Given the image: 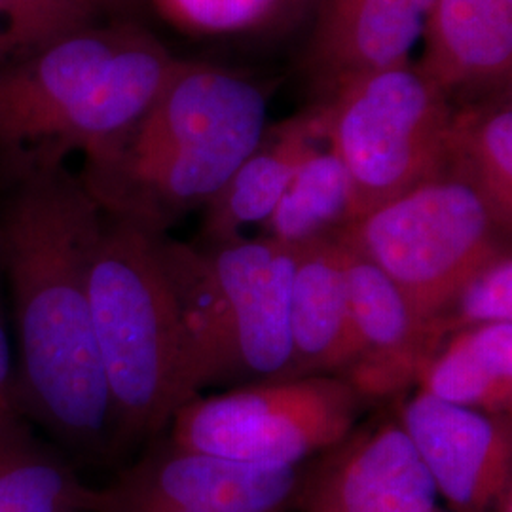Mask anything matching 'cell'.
Instances as JSON below:
<instances>
[{
	"instance_id": "cell-1",
	"label": "cell",
	"mask_w": 512,
	"mask_h": 512,
	"mask_svg": "<svg viewBox=\"0 0 512 512\" xmlns=\"http://www.w3.org/2000/svg\"><path fill=\"white\" fill-rule=\"evenodd\" d=\"M101 222V207L65 164L12 179L0 209V268L18 340L16 404L86 459L114 458L90 298Z\"/></svg>"
},
{
	"instance_id": "cell-2",
	"label": "cell",
	"mask_w": 512,
	"mask_h": 512,
	"mask_svg": "<svg viewBox=\"0 0 512 512\" xmlns=\"http://www.w3.org/2000/svg\"><path fill=\"white\" fill-rule=\"evenodd\" d=\"M268 92L232 69L177 59L137 128L82 183L103 213L167 232L205 207L266 131Z\"/></svg>"
},
{
	"instance_id": "cell-3",
	"label": "cell",
	"mask_w": 512,
	"mask_h": 512,
	"mask_svg": "<svg viewBox=\"0 0 512 512\" xmlns=\"http://www.w3.org/2000/svg\"><path fill=\"white\" fill-rule=\"evenodd\" d=\"M167 232L103 213L90 264L93 329L109 385L114 458L164 433L190 401Z\"/></svg>"
},
{
	"instance_id": "cell-4",
	"label": "cell",
	"mask_w": 512,
	"mask_h": 512,
	"mask_svg": "<svg viewBox=\"0 0 512 512\" xmlns=\"http://www.w3.org/2000/svg\"><path fill=\"white\" fill-rule=\"evenodd\" d=\"M164 256L183 323L190 401L217 385L293 378L296 245L262 236L192 245L167 234Z\"/></svg>"
},
{
	"instance_id": "cell-5",
	"label": "cell",
	"mask_w": 512,
	"mask_h": 512,
	"mask_svg": "<svg viewBox=\"0 0 512 512\" xmlns=\"http://www.w3.org/2000/svg\"><path fill=\"white\" fill-rule=\"evenodd\" d=\"M317 109L323 139L348 169L353 220L442 173L454 105L418 65L349 80Z\"/></svg>"
},
{
	"instance_id": "cell-6",
	"label": "cell",
	"mask_w": 512,
	"mask_h": 512,
	"mask_svg": "<svg viewBox=\"0 0 512 512\" xmlns=\"http://www.w3.org/2000/svg\"><path fill=\"white\" fill-rule=\"evenodd\" d=\"M342 236L374 262L427 325L461 287L511 251V232L475 188L439 175L342 228Z\"/></svg>"
},
{
	"instance_id": "cell-7",
	"label": "cell",
	"mask_w": 512,
	"mask_h": 512,
	"mask_svg": "<svg viewBox=\"0 0 512 512\" xmlns=\"http://www.w3.org/2000/svg\"><path fill=\"white\" fill-rule=\"evenodd\" d=\"M370 401L338 376L239 385L183 404L173 444L268 467H294L346 439Z\"/></svg>"
},
{
	"instance_id": "cell-8",
	"label": "cell",
	"mask_w": 512,
	"mask_h": 512,
	"mask_svg": "<svg viewBox=\"0 0 512 512\" xmlns=\"http://www.w3.org/2000/svg\"><path fill=\"white\" fill-rule=\"evenodd\" d=\"M133 29L84 25L0 65V169L10 179L65 164L80 110Z\"/></svg>"
},
{
	"instance_id": "cell-9",
	"label": "cell",
	"mask_w": 512,
	"mask_h": 512,
	"mask_svg": "<svg viewBox=\"0 0 512 512\" xmlns=\"http://www.w3.org/2000/svg\"><path fill=\"white\" fill-rule=\"evenodd\" d=\"M437 488L395 416L355 425L311 463L296 509L302 512H435Z\"/></svg>"
},
{
	"instance_id": "cell-10",
	"label": "cell",
	"mask_w": 512,
	"mask_h": 512,
	"mask_svg": "<svg viewBox=\"0 0 512 512\" xmlns=\"http://www.w3.org/2000/svg\"><path fill=\"white\" fill-rule=\"evenodd\" d=\"M397 418L452 512H495L512 501V414L414 391Z\"/></svg>"
},
{
	"instance_id": "cell-11",
	"label": "cell",
	"mask_w": 512,
	"mask_h": 512,
	"mask_svg": "<svg viewBox=\"0 0 512 512\" xmlns=\"http://www.w3.org/2000/svg\"><path fill=\"white\" fill-rule=\"evenodd\" d=\"M304 463L268 467L186 450L158 440L126 467L110 488L205 512H291Z\"/></svg>"
},
{
	"instance_id": "cell-12",
	"label": "cell",
	"mask_w": 512,
	"mask_h": 512,
	"mask_svg": "<svg viewBox=\"0 0 512 512\" xmlns=\"http://www.w3.org/2000/svg\"><path fill=\"white\" fill-rule=\"evenodd\" d=\"M344 274L353 325L361 342V359L346 382L366 401L399 397L416 385L429 355L425 323L399 287L346 238Z\"/></svg>"
},
{
	"instance_id": "cell-13",
	"label": "cell",
	"mask_w": 512,
	"mask_h": 512,
	"mask_svg": "<svg viewBox=\"0 0 512 512\" xmlns=\"http://www.w3.org/2000/svg\"><path fill=\"white\" fill-rule=\"evenodd\" d=\"M418 69L458 107L509 92L512 0H435Z\"/></svg>"
},
{
	"instance_id": "cell-14",
	"label": "cell",
	"mask_w": 512,
	"mask_h": 512,
	"mask_svg": "<svg viewBox=\"0 0 512 512\" xmlns=\"http://www.w3.org/2000/svg\"><path fill=\"white\" fill-rule=\"evenodd\" d=\"M435 0H329L308 52L327 97L365 74L408 63Z\"/></svg>"
},
{
	"instance_id": "cell-15",
	"label": "cell",
	"mask_w": 512,
	"mask_h": 512,
	"mask_svg": "<svg viewBox=\"0 0 512 512\" xmlns=\"http://www.w3.org/2000/svg\"><path fill=\"white\" fill-rule=\"evenodd\" d=\"M293 378H348L361 359L340 232L296 245L291 285Z\"/></svg>"
},
{
	"instance_id": "cell-16",
	"label": "cell",
	"mask_w": 512,
	"mask_h": 512,
	"mask_svg": "<svg viewBox=\"0 0 512 512\" xmlns=\"http://www.w3.org/2000/svg\"><path fill=\"white\" fill-rule=\"evenodd\" d=\"M319 141L325 139L317 107L266 128L255 150L203 207V243L238 238L243 226L268 219Z\"/></svg>"
},
{
	"instance_id": "cell-17",
	"label": "cell",
	"mask_w": 512,
	"mask_h": 512,
	"mask_svg": "<svg viewBox=\"0 0 512 512\" xmlns=\"http://www.w3.org/2000/svg\"><path fill=\"white\" fill-rule=\"evenodd\" d=\"M416 391L486 414H512V323L459 330L420 366Z\"/></svg>"
},
{
	"instance_id": "cell-18",
	"label": "cell",
	"mask_w": 512,
	"mask_h": 512,
	"mask_svg": "<svg viewBox=\"0 0 512 512\" xmlns=\"http://www.w3.org/2000/svg\"><path fill=\"white\" fill-rule=\"evenodd\" d=\"M97 488L40 439L18 406L0 408V512H93Z\"/></svg>"
},
{
	"instance_id": "cell-19",
	"label": "cell",
	"mask_w": 512,
	"mask_h": 512,
	"mask_svg": "<svg viewBox=\"0 0 512 512\" xmlns=\"http://www.w3.org/2000/svg\"><path fill=\"white\" fill-rule=\"evenodd\" d=\"M440 175L475 188L512 232V99L509 92L454 107Z\"/></svg>"
},
{
	"instance_id": "cell-20",
	"label": "cell",
	"mask_w": 512,
	"mask_h": 512,
	"mask_svg": "<svg viewBox=\"0 0 512 512\" xmlns=\"http://www.w3.org/2000/svg\"><path fill=\"white\" fill-rule=\"evenodd\" d=\"M353 222V188L348 169L327 148L296 171L283 198L260 226L262 238L304 245L340 232Z\"/></svg>"
},
{
	"instance_id": "cell-21",
	"label": "cell",
	"mask_w": 512,
	"mask_h": 512,
	"mask_svg": "<svg viewBox=\"0 0 512 512\" xmlns=\"http://www.w3.org/2000/svg\"><path fill=\"white\" fill-rule=\"evenodd\" d=\"M495 323H512V249L473 275L452 302L425 325L429 355L459 330Z\"/></svg>"
},
{
	"instance_id": "cell-22",
	"label": "cell",
	"mask_w": 512,
	"mask_h": 512,
	"mask_svg": "<svg viewBox=\"0 0 512 512\" xmlns=\"http://www.w3.org/2000/svg\"><path fill=\"white\" fill-rule=\"evenodd\" d=\"M93 21L71 0H0V65Z\"/></svg>"
},
{
	"instance_id": "cell-23",
	"label": "cell",
	"mask_w": 512,
	"mask_h": 512,
	"mask_svg": "<svg viewBox=\"0 0 512 512\" xmlns=\"http://www.w3.org/2000/svg\"><path fill=\"white\" fill-rule=\"evenodd\" d=\"M167 21L192 35H234L274 18L283 0H154Z\"/></svg>"
},
{
	"instance_id": "cell-24",
	"label": "cell",
	"mask_w": 512,
	"mask_h": 512,
	"mask_svg": "<svg viewBox=\"0 0 512 512\" xmlns=\"http://www.w3.org/2000/svg\"><path fill=\"white\" fill-rule=\"evenodd\" d=\"M93 512H205L190 507H181L173 503H164L156 499H145L135 495L116 492L114 488L105 486L97 488V499Z\"/></svg>"
},
{
	"instance_id": "cell-25",
	"label": "cell",
	"mask_w": 512,
	"mask_h": 512,
	"mask_svg": "<svg viewBox=\"0 0 512 512\" xmlns=\"http://www.w3.org/2000/svg\"><path fill=\"white\" fill-rule=\"evenodd\" d=\"M4 277L0 268V408L18 406L16 404V363L10 346V334L4 313Z\"/></svg>"
},
{
	"instance_id": "cell-26",
	"label": "cell",
	"mask_w": 512,
	"mask_h": 512,
	"mask_svg": "<svg viewBox=\"0 0 512 512\" xmlns=\"http://www.w3.org/2000/svg\"><path fill=\"white\" fill-rule=\"evenodd\" d=\"M74 4H78L80 8L88 10L92 16H99L103 12H110V10H120L126 8L129 4H133L135 0H71Z\"/></svg>"
},
{
	"instance_id": "cell-27",
	"label": "cell",
	"mask_w": 512,
	"mask_h": 512,
	"mask_svg": "<svg viewBox=\"0 0 512 512\" xmlns=\"http://www.w3.org/2000/svg\"><path fill=\"white\" fill-rule=\"evenodd\" d=\"M435 512H448V511H442V509H439V507H437V509H435Z\"/></svg>"
}]
</instances>
